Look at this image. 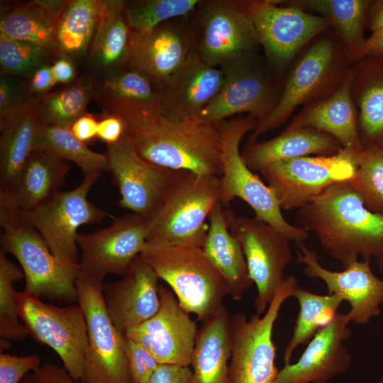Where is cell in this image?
<instances>
[{
  "label": "cell",
  "instance_id": "obj_55",
  "mask_svg": "<svg viewBox=\"0 0 383 383\" xmlns=\"http://www.w3.org/2000/svg\"><path fill=\"white\" fill-rule=\"evenodd\" d=\"M9 340H6V339H4V338H1V340H0V350H1V353H4V351L6 350V349H8L9 345H10V343L9 342Z\"/></svg>",
  "mask_w": 383,
  "mask_h": 383
},
{
  "label": "cell",
  "instance_id": "obj_39",
  "mask_svg": "<svg viewBox=\"0 0 383 383\" xmlns=\"http://www.w3.org/2000/svg\"><path fill=\"white\" fill-rule=\"evenodd\" d=\"M35 150L74 162L81 169L84 176L108 171L106 154L90 149L86 143L77 138L70 128L40 124Z\"/></svg>",
  "mask_w": 383,
  "mask_h": 383
},
{
  "label": "cell",
  "instance_id": "obj_23",
  "mask_svg": "<svg viewBox=\"0 0 383 383\" xmlns=\"http://www.w3.org/2000/svg\"><path fill=\"white\" fill-rule=\"evenodd\" d=\"M223 84L221 69L206 64L196 49L179 70L156 85L160 111L172 118L198 116L215 99Z\"/></svg>",
  "mask_w": 383,
  "mask_h": 383
},
{
  "label": "cell",
  "instance_id": "obj_34",
  "mask_svg": "<svg viewBox=\"0 0 383 383\" xmlns=\"http://www.w3.org/2000/svg\"><path fill=\"white\" fill-rule=\"evenodd\" d=\"M124 1L106 0L89 49L91 65L110 73L128 64L132 30L125 14Z\"/></svg>",
  "mask_w": 383,
  "mask_h": 383
},
{
  "label": "cell",
  "instance_id": "obj_57",
  "mask_svg": "<svg viewBox=\"0 0 383 383\" xmlns=\"http://www.w3.org/2000/svg\"><path fill=\"white\" fill-rule=\"evenodd\" d=\"M375 383H383V377L378 381H377Z\"/></svg>",
  "mask_w": 383,
  "mask_h": 383
},
{
  "label": "cell",
  "instance_id": "obj_44",
  "mask_svg": "<svg viewBox=\"0 0 383 383\" xmlns=\"http://www.w3.org/2000/svg\"><path fill=\"white\" fill-rule=\"evenodd\" d=\"M124 348L131 383H146L160 363L148 350L126 335Z\"/></svg>",
  "mask_w": 383,
  "mask_h": 383
},
{
  "label": "cell",
  "instance_id": "obj_35",
  "mask_svg": "<svg viewBox=\"0 0 383 383\" xmlns=\"http://www.w3.org/2000/svg\"><path fill=\"white\" fill-rule=\"evenodd\" d=\"M282 4L309 10L324 18L341 41L350 63L356 61L366 38L365 18L370 0H293Z\"/></svg>",
  "mask_w": 383,
  "mask_h": 383
},
{
  "label": "cell",
  "instance_id": "obj_3",
  "mask_svg": "<svg viewBox=\"0 0 383 383\" xmlns=\"http://www.w3.org/2000/svg\"><path fill=\"white\" fill-rule=\"evenodd\" d=\"M328 29L294 60L276 104L255 123L247 143L282 126L300 105L322 99L340 86L351 63L339 38Z\"/></svg>",
  "mask_w": 383,
  "mask_h": 383
},
{
  "label": "cell",
  "instance_id": "obj_20",
  "mask_svg": "<svg viewBox=\"0 0 383 383\" xmlns=\"http://www.w3.org/2000/svg\"><path fill=\"white\" fill-rule=\"evenodd\" d=\"M298 247L296 261L303 264L304 274L311 279H321L328 294H335L348 302L352 321L367 323L381 312L383 303V279L372 271L370 260L352 262L343 271H332L323 267L317 253L303 243Z\"/></svg>",
  "mask_w": 383,
  "mask_h": 383
},
{
  "label": "cell",
  "instance_id": "obj_48",
  "mask_svg": "<svg viewBox=\"0 0 383 383\" xmlns=\"http://www.w3.org/2000/svg\"><path fill=\"white\" fill-rule=\"evenodd\" d=\"M189 366L160 363L146 383H189Z\"/></svg>",
  "mask_w": 383,
  "mask_h": 383
},
{
  "label": "cell",
  "instance_id": "obj_28",
  "mask_svg": "<svg viewBox=\"0 0 383 383\" xmlns=\"http://www.w3.org/2000/svg\"><path fill=\"white\" fill-rule=\"evenodd\" d=\"M343 148L333 136L310 127L286 128L277 136L246 143L241 155L252 171H262L287 159L311 155H333Z\"/></svg>",
  "mask_w": 383,
  "mask_h": 383
},
{
  "label": "cell",
  "instance_id": "obj_17",
  "mask_svg": "<svg viewBox=\"0 0 383 383\" xmlns=\"http://www.w3.org/2000/svg\"><path fill=\"white\" fill-rule=\"evenodd\" d=\"M106 147L108 171L121 196L118 204L148 218L163 200L177 171L144 160L124 136Z\"/></svg>",
  "mask_w": 383,
  "mask_h": 383
},
{
  "label": "cell",
  "instance_id": "obj_5",
  "mask_svg": "<svg viewBox=\"0 0 383 383\" xmlns=\"http://www.w3.org/2000/svg\"><path fill=\"white\" fill-rule=\"evenodd\" d=\"M0 226L1 251L11 254L20 263L26 281L23 292L63 302L77 301L76 280L79 264L55 256L38 231L2 197Z\"/></svg>",
  "mask_w": 383,
  "mask_h": 383
},
{
  "label": "cell",
  "instance_id": "obj_41",
  "mask_svg": "<svg viewBox=\"0 0 383 383\" xmlns=\"http://www.w3.org/2000/svg\"><path fill=\"white\" fill-rule=\"evenodd\" d=\"M370 211L383 215V145L365 146L350 180Z\"/></svg>",
  "mask_w": 383,
  "mask_h": 383
},
{
  "label": "cell",
  "instance_id": "obj_56",
  "mask_svg": "<svg viewBox=\"0 0 383 383\" xmlns=\"http://www.w3.org/2000/svg\"><path fill=\"white\" fill-rule=\"evenodd\" d=\"M379 270L383 274V253L376 258Z\"/></svg>",
  "mask_w": 383,
  "mask_h": 383
},
{
  "label": "cell",
  "instance_id": "obj_26",
  "mask_svg": "<svg viewBox=\"0 0 383 383\" xmlns=\"http://www.w3.org/2000/svg\"><path fill=\"white\" fill-rule=\"evenodd\" d=\"M350 67L337 89L329 96L304 106L287 127H310L336 138L345 149L361 151L357 113L352 96Z\"/></svg>",
  "mask_w": 383,
  "mask_h": 383
},
{
  "label": "cell",
  "instance_id": "obj_11",
  "mask_svg": "<svg viewBox=\"0 0 383 383\" xmlns=\"http://www.w3.org/2000/svg\"><path fill=\"white\" fill-rule=\"evenodd\" d=\"M16 303L27 335L54 350L69 374L77 381H82L85 377L88 334L79 305L56 306L23 291L17 293Z\"/></svg>",
  "mask_w": 383,
  "mask_h": 383
},
{
  "label": "cell",
  "instance_id": "obj_8",
  "mask_svg": "<svg viewBox=\"0 0 383 383\" xmlns=\"http://www.w3.org/2000/svg\"><path fill=\"white\" fill-rule=\"evenodd\" d=\"M298 287L294 275L287 277L262 316L255 313L248 318L243 311L230 316V383H275L279 370L275 365L273 328L282 304Z\"/></svg>",
  "mask_w": 383,
  "mask_h": 383
},
{
  "label": "cell",
  "instance_id": "obj_32",
  "mask_svg": "<svg viewBox=\"0 0 383 383\" xmlns=\"http://www.w3.org/2000/svg\"><path fill=\"white\" fill-rule=\"evenodd\" d=\"M70 165L48 152L35 150L28 156L14 184L1 192L13 206L28 211L49 199L63 184Z\"/></svg>",
  "mask_w": 383,
  "mask_h": 383
},
{
  "label": "cell",
  "instance_id": "obj_31",
  "mask_svg": "<svg viewBox=\"0 0 383 383\" xmlns=\"http://www.w3.org/2000/svg\"><path fill=\"white\" fill-rule=\"evenodd\" d=\"M230 315L226 305L198 329L189 383H230Z\"/></svg>",
  "mask_w": 383,
  "mask_h": 383
},
{
  "label": "cell",
  "instance_id": "obj_7",
  "mask_svg": "<svg viewBox=\"0 0 383 383\" xmlns=\"http://www.w3.org/2000/svg\"><path fill=\"white\" fill-rule=\"evenodd\" d=\"M255 123L256 118L249 114L217 123L222 140L219 201L226 208L235 198H240L252 209L256 219L272 226L296 245L303 243L309 232L285 219L272 189L253 173L242 157L240 141Z\"/></svg>",
  "mask_w": 383,
  "mask_h": 383
},
{
  "label": "cell",
  "instance_id": "obj_27",
  "mask_svg": "<svg viewBox=\"0 0 383 383\" xmlns=\"http://www.w3.org/2000/svg\"><path fill=\"white\" fill-rule=\"evenodd\" d=\"M235 216L218 202L209 215V229L203 250L224 278L228 294L240 301L252 285L246 260L239 242L229 226Z\"/></svg>",
  "mask_w": 383,
  "mask_h": 383
},
{
  "label": "cell",
  "instance_id": "obj_13",
  "mask_svg": "<svg viewBox=\"0 0 383 383\" xmlns=\"http://www.w3.org/2000/svg\"><path fill=\"white\" fill-rule=\"evenodd\" d=\"M100 174L85 175L74 189L59 190L30 211L18 210L21 218L38 231L52 253L62 260L79 264L78 228L84 224L99 222L109 216L108 212L87 197Z\"/></svg>",
  "mask_w": 383,
  "mask_h": 383
},
{
  "label": "cell",
  "instance_id": "obj_46",
  "mask_svg": "<svg viewBox=\"0 0 383 383\" xmlns=\"http://www.w3.org/2000/svg\"><path fill=\"white\" fill-rule=\"evenodd\" d=\"M31 98L22 94L21 88L11 78H0V123L18 112Z\"/></svg>",
  "mask_w": 383,
  "mask_h": 383
},
{
  "label": "cell",
  "instance_id": "obj_33",
  "mask_svg": "<svg viewBox=\"0 0 383 383\" xmlns=\"http://www.w3.org/2000/svg\"><path fill=\"white\" fill-rule=\"evenodd\" d=\"M37 98L0 123V192L14 184L28 156L35 150L40 123L36 113Z\"/></svg>",
  "mask_w": 383,
  "mask_h": 383
},
{
  "label": "cell",
  "instance_id": "obj_12",
  "mask_svg": "<svg viewBox=\"0 0 383 383\" xmlns=\"http://www.w3.org/2000/svg\"><path fill=\"white\" fill-rule=\"evenodd\" d=\"M361 151L342 148L333 155L282 160L260 173L282 209H299L334 183L350 181L356 171Z\"/></svg>",
  "mask_w": 383,
  "mask_h": 383
},
{
  "label": "cell",
  "instance_id": "obj_45",
  "mask_svg": "<svg viewBox=\"0 0 383 383\" xmlns=\"http://www.w3.org/2000/svg\"><path fill=\"white\" fill-rule=\"evenodd\" d=\"M40 366L38 355L16 356L0 353V383H21L30 372Z\"/></svg>",
  "mask_w": 383,
  "mask_h": 383
},
{
  "label": "cell",
  "instance_id": "obj_42",
  "mask_svg": "<svg viewBox=\"0 0 383 383\" xmlns=\"http://www.w3.org/2000/svg\"><path fill=\"white\" fill-rule=\"evenodd\" d=\"M24 277L23 271L0 251V335L8 340L20 341L27 335L19 321L16 292L13 284Z\"/></svg>",
  "mask_w": 383,
  "mask_h": 383
},
{
  "label": "cell",
  "instance_id": "obj_51",
  "mask_svg": "<svg viewBox=\"0 0 383 383\" xmlns=\"http://www.w3.org/2000/svg\"><path fill=\"white\" fill-rule=\"evenodd\" d=\"M98 125L99 121L86 113L73 123L70 130L77 138L87 144L97 138Z\"/></svg>",
  "mask_w": 383,
  "mask_h": 383
},
{
  "label": "cell",
  "instance_id": "obj_50",
  "mask_svg": "<svg viewBox=\"0 0 383 383\" xmlns=\"http://www.w3.org/2000/svg\"><path fill=\"white\" fill-rule=\"evenodd\" d=\"M51 65H44L39 67L30 77L27 84L30 94H43L56 84Z\"/></svg>",
  "mask_w": 383,
  "mask_h": 383
},
{
  "label": "cell",
  "instance_id": "obj_30",
  "mask_svg": "<svg viewBox=\"0 0 383 383\" xmlns=\"http://www.w3.org/2000/svg\"><path fill=\"white\" fill-rule=\"evenodd\" d=\"M351 68L352 96L362 144L383 145V55L363 57Z\"/></svg>",
  "mask_w": 383,
  "mask_h": 383
},
{
  "label": "cell",
  "instance_id": "obj_1",
  "mask_svg": "<svg viewBox=\"0 0 383 383\" xmlns=\"http://www.w3.org/2000/svg\"><path fill=\"white\" fill-rule=\"evenodd\" d=\"M301 227L345 268L383 253V215L369 209L350 181L334 183L299 209Z\"/></svg>",
  "mask_w": 383,
  "mask_h": 383
},
{
  "label": "cell",
  "instance_id": "obj_54",
  "mask_svg": "<svg viewBox=\"0 0 383 383\" xmlns=\"http://www.w3.org/2000/svg\"><path fill=\"white\" fill-rule=\"evenodd\" d=\"M365 27L372 32L383 28V0L371 1L366 12Z\"/></svg>",
  "mask_w": 383,
  "mask_h": 383
},
{
  "label": "cell",
  "instance_id": "obj_36",
  "mask_svg": "<svg viewBox=\"0 0 383 383\" xmlns=\"http://www.w3.org/2000/svg\"><path fill=\"white\" fill-rule=\"evenodd\" d=\"M106 0H69L59 18L56 31L57 55L77 57L90 47Z\"/></svg>",
  "mask_w": 383,
  "mask_h": 383
},
{
  "label": "cell",
  "instance_id": "obj_53",
  "mask_svg": "<svg viewBox=\"0 0 383 383\" xmlns=\"http://www.w3.org/2000/svg\"><path fill=\"white\" fill-rule=\"evenodd\" d=\"M368 55H383V28L372 32L370 36L366 38L356 61Z\"/></svg>",
  "mask_w": 383,
  "mask_h": 383
},
{
  "label": "cell",
  "instance_id": "obj_10",
  "mask_svg": "<svg viewBox=\"0 0 383 383\" xmlns=\"http://www.w3.org/2000/svg\"><path fill=\"white\" fill-rule=\"evenodd\" d=\"M220 68L223 86L198 117L213 123L245 113L255 117L256 123L266 117L282 89L267 61L254 52L228 61Z\"/></svg>",
  "mask_w": 383,
  "mask_h": 383
},
{
  "label": "cell",
  "instance_id": "obj_14",
  "mask_svg": "<svg viewBox=\"0 0 383 383\" xmlns=\"http://www.w3.org/2000/svg\"><path fill=\"white\" fill-rule=\"evenodd\" d=\"M250 16L265 50L266 61L277 77L301 50L330 28L322 16L280 1H246Z\"/></svg>",
  "mask_w": 383,
  "mask_h": 383
},
{
  "label": "cell",
  "instance_id": "obj_47",
  "mask_svg": "<svg viewBox=\"0 0 383 383\" xmlns=\"http://www.w3.org/2000/svg\"><path fill=\"white\" fill-rule=\"evenodd\" d=\"M21 383H84L74 379L65 368L45 362L36 370L28 372Z\"/></svg>",
  "mask_w": 383,
  "mask_h": 383
},
{
  "label": "cell",
  "instance_id": "obj_38",
  "mask_svg": "<svg viewBox=\"0 0 383 383\" xmlns=\"http://www.w3.org/2000/svg\"><path fill=\"white\" fill-rule=\"evenodd\" d=\"M294 296L297 299L299 311L292 337L284 349V365L291 363L298 346L309 343L321 328L331 321L343 301L335 294H318L299 287Z\"/></svg>",
  "mask_w": 383,
  "mask_h": 383
},
{
  "label": "cell",
  "instance_id": "obj_18",
  "mask_svg": "<svg viewBox=\"0 0 383 383\" xmlns=\"http://www.w3.org/2000/svg\"><path fill=\"white\" fill-rule=\"evenodd\" d=\"M160 305L148 320L125 335L148 350L159 363L189 366L198 332L196 323L173 292L160 286Z\"/></svg>",
  "mask_w": 383,
  "mask_h": 383
},
{
  "label": "cell",
  "instance_id": "obj_40",
  "mask_svg": "<svg viewBox=\"0 0 383 383\" xmlns=\"http://www.w3.org/2000/svg\"><path fill=\"white\" fill-rule=\"evenodd\" d=\"M199 0L124 1V14L133 31L150 32L161 23L186 17L196 10Z\"/></svg>",
  "mask_w": 383,
  "mask_h": 383
},
{
  "label": "cell",
  "instance_id": "obj_16",
  "mask_svg": "<svg viewBox=\"0 0 383 383\" xmlns=\"http://www.w3.org/2000/svg\"><path fill=\"white\" fill-rule=\"evenodd\" d=\"M202 35L197 51L209 65L220 67L255 52L260 40L246 1H200L196 7Z\"/></svg>",
  "mask_w": 383,
  "mask_h": 383
},
{
  "label": "cell",
  "instance_id": "obj_24",
  "mask_svg": "<svg viewBox=\"0 0 383 383\" xmlns=\"http://www.w3.org/2000/svg\"><path fill=\"white\" fill-rule=\"evenodd\" d=\"M170 21L150 32L132 30L128 65L143 73L155 85L179 70L198 48L192 35Z\"/></svg>",
  "mask_w": 383,
  "mask_h": 383
},
{
  "label": "cell",
  "instance_id": "obj_43",
  "mask_svg": "<svg viewBox=\"0 0 383 383\" xmlns=\"http://www.w3.org/2000/svg\"><path fill=\"white\" fill-rule=\"evenodd\" d=\"M52 51L33 43L0 35L1 75L31 77L48 62Z\"/></svg>",
  "mask_w": 383,
  "mask_h": 383
},
{
  "label": "cell",
  "instance_id": "obj_49",
  "mask_svg": "<svg viewBox=\"0 0 383 383\" xmlns=\"http://www.w3.org/2000/svg\"><path fill=\"white\" fill-rule=\"evenodd\" d=\"M126 129V125L121 118L105 116L99 121L97 138L106 145L113 144L123 138Z\"/></svg>",
  "mask_w": 383,
  "mask_h": 383
},
{
  "label": "cell",
  "instance_id": "obj_52",
  "mask_svg": "<svg viewBox=\"0 0 383 383\" xmlns=\"http://www.w3.org/2000/svg\"><path fill=\"white\" fill-rule=\"evenodd\" d=\"M51 67L57 83H69L74 81L75 68L69 57L58 55V58L54 61Z\"/></svg>",
  "mask_w": 383,
  "mask_h": 383
},
{
  "label": "cell",
  "instance_id": "obj_29",
  "mask_svg": "<svg viewBox=\"0 0 383 383\" xmlns=\"http://www.w3.org/2000/svg\"><path fill=\"white\" fill-rule=\"evenodd\" d=\"M67 3V0H31L1 4L0 35L39 45L57 54V26Z\"/></svg>",
  "mask_w": 383,
  "mask_h": 383
},
{
  "label": "cell",
  "instance_id": "obj_37",
  "mask_svg": "<svg viewBox=\"0 0 383 383\" xmlns=\"http://www.w3.org/2000/svg\"><path fill=\"white\" fill-rule=\"evenodd\" d=\"M94 98V81L87 75L74 80L64 88L37 98L35 109L42 125L66 128L85 114Z\"/></svg>",
  "mask_w": 383,
  "mask_h": 383
},
{
  "label": "cell",
  "instance_id": "obj_6",
  "mask_svg": "<svg viewBox=\"0 0 383 383\" xmlns=\"http://www.w3.org/2000/svg\"><path fill=\"white\" fill-rule=\"evenodd\" d=\"M219 177L178 170L163 200L148 218L146 242L203 248L206 219L219 201Z\"/></svg>",
  "mask_w": 383,
  "mask_h": 383
},
{
  "label": "cell",
  "instance_id": "obj_9",
  "mask_svg": "<svg viewBox=\"0 0 383 383\" xmlns=\"http://www.w3.org/2000/svg\"><path fill=\"white\" fill-rule=\"evenodd\" d=\"M106 275L80 268L76 280L77 303L87 323L88 350L84 383H131L125 353V335L108 313L102 287Z\"/></svg>",
  "mask_w": 383,
  "mask_h": 383
},
{
  "label": "cell",
  "instance_id": "obj_58",
  "mask_svg": "<svg viewBox=\"0 0 383 383\" xmlns=\"http://www.w3.org/2000/svg\"></svg>",
  "mask_w": 383,
  "mask_h": 383
},
{
  "label": "cell",
  "instance_id": "obj_25",
  "mask_svg": "<svg viewBox=\"0 0 383 383\" xmlns=\"http://www.w3.org/2000/svg\"><path fill=\"white\" fill-rule=\"evenodd\" d=\"M94 98L105 116L121 118L126 126L145 116L160 112L156 85L128 65L94 82Z\"/></svg>",
  "mask_w": 383,
  "mask_h": 383
},
{
  "label": "cell",
  "instance_id": "obj_19",
  "mask_svg": "<svg viewBox=\"0 0 383 383\" xmlns=\"http://www.w3.org/2000/svg\"><path fill=\"white\" fill-rule=\"evenodd\" d=\"M148 218L137 213L111 216L108 226L89 233H78L79 266L101 273L124 274L146 242Z\"/></svg>",
  "mask_w": 383,
  "mask_h": 383
},
{
  "label": "cell",
  "instance_id": "obj_15",
  "mask_svg": "<svg viewBox=\"0 0 383 383\" xmlns=\"http://www.w3.org/2000/svg\"><path fill=\"white\" fill-rule=\"evenodd\" d=\"M243 251L249 273L257 287L254 308L263 314L284 279L291 262L290 240L272 226L254 218L235 216L229 226Z\"/></svg>",
  "mask_w": 383,
  "mask_h": 383
},
{
  "label": "cell",
  "instance_id": "obj_2",
  "mask_svg": "<svg viewBox=\"0 0 383 383\" xmlns=\"http://www.w3.org/2000/svg\"><path fill=\"white\" fill-rule=\"evenodd\" d=\"M124 138L144 160L172 170L200 176L221 174V135L217 123L198 116L169 117L161 112L126 126Z\"/></svg>",
  "mask_w": 383,
  "mask_h": 383
},
{
  "label": "cell",
  "instance_id": "obj_22",
  "mask_svg": "<svg viewBox=\"0 0 383 383\" xmlns=\"http://www.w3.org/2000/svg\"><path fill=\"white\" fill-rule=\"evenodd\" d=\"M159 279L139 255L121 279L103 284L108 313L120 333L125 335L157 312L160 305Z\"/></svg>",
  "mask_w": 383,
  "mask_h": 383
},
{
  "label": "cell",
  "instance_id": "obj_4",
  "mask_svg": "<svg viewBox=\"0 0 383 383\" xmlns=\"http://www.w3.org/2000/svg\"><path fill=\"white\" fill-rule=\"evenodd\" d=\"M140 255L170 286L181 307L199 321L209 318L223 305L227 284L202 248L145 242Z\"/></svg>",
  "mask_w": 383,
  "mask_h": 383
},
{
  "label": "cell",
  "instance_id": "obj_21",
  "mask_svg": "<svg viewBox=\"0 0 383 383\" xmlns=\"http://www.w3.org/2000/svg\"><path fill=\"white\" fill-rule=\"evenodd\" d=\"M349 312L337 313L309 340L299 360L279 370L275 383H327L346 371L352 355L344 341L352 335Z\"/></svg>",
  "mask_w": 383,
  "mask_h": 383
}]
</instances>
